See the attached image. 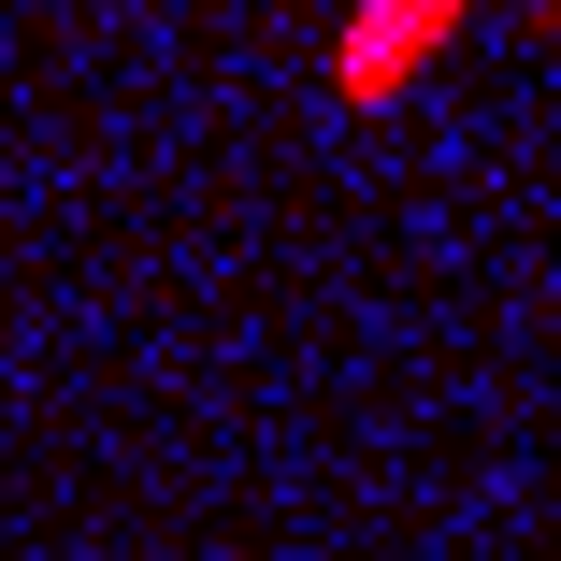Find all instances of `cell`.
<instances>
[{
    "mask_svg": "<svg viewBox=\"0 0 561 561\" xmlns=\"http://www.w3.org/2000/svg\"><path fill=\"white\" fill-rule=\"evenodd\" d=\"M432 44H446V15H360V30H346V58H331V87H346V101H389Z\"/></svg>",
    "mask_w": 561,
    "mask_h": 561,
    "instance_id": "1",
    "label": "cell"
}]
</instances>
